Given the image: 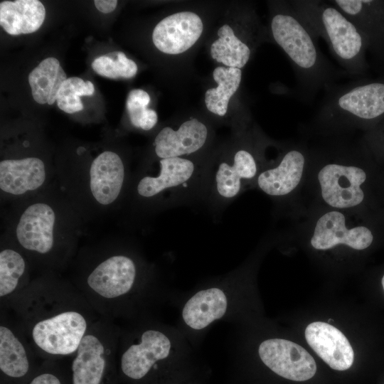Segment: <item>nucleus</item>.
Masks as SVG:
<instances>
[{
    "label": "nucleus",
    "instance_id": "1",
    "mask_svg": "<svg viewBox=\"0 0 384 384\" xmlns=\"http://www.w3.org/2000/svg\"><path fill=\"white\" fill-rule=\"evenodd\" d=\"M272 36L292 63L298 95L306 101L335 84L344 73L321 51L318 38L290 1L284 2L270 21Z\"/></svg>",
    "mask_w": 384,
    "mask_h": 384
},
{
    "label": "nucleus",
    "instance_id": "2",
    "mask_svg": "<svg viewBox=\"0 0 384 384\" xmlns=\"http://www.w3.org/2000/svg\"><path fill=\"white\" fill-rule=\"evenodd\" d=\"M313 119L316 130L337 134L384 117V81H351L325 90Z\"/></svg>",
    "mask_w": 384,
    "mask_h": 384
},
{
    "label": "nucleus",
    "instance_id": "3",
    "mask_svg": "<svg viewBox=\"0 0 384 384\" xmlns=\"http://www.w3.org/2000/svg\"><path fill=\"white\" fill-rule=\"evenodd\" d=\"M191 343L178 328L150 324L137 331L126 343L119 357V369L127 379L144 381L154 373L184 363Z\"/></svg>",
    "mask_w": 384,
    "mask_h": 384
},
{
    "label": "nucleus",
    "instance_id": "4",
    "mask_svg": "<svg viewBox=\"0 0 384 384\" xmlns=\"http://www.w3.org/2000/svg\"><path fill=\"white\" fill-rule=\"evenodd\" d=\"M290 3L315 36L325 41L345 75L353 78L365 73V40L343 12L329 1L294 0Z\"/></svg>",
    "mask_w": 384,
    "mask_h": 384
},
{
    "label": "nucleus",
    "instance_id": "5",
    "mask_svg": "<svg viewBox=\"0 0 384 384\" xmlns=\"http://www.w3.org/2000/svg\"><path fill=\"white\" fill-rule=\"evenodd\" d=\"M240 280L238 272H230L193 289L180 305L178 329L189 342L218 321H233L239 309Z\"/></svg>",
    "mask_w": 384,
    "mask_h": 384
},
{
    "label": "nucleus",
    "instance_id": "6",
    "mask_svg": "<svg viewBox=\"0 0 384 384\" xmlns=\"http://www.w3.org/2000/svg\"><path fill=\"white\" fill-rule=\"evenodd\" d=\"M206 173L186 157L160 159L159 173L141 178L137 193L143 198L165 197L174 206L202 199Z\"/></svg>",
    "mask_w": 384,
    "mask_h": 384
},
{
    "label": "nucleus",
    "instance_id": "7",
    "mask_svg": "<svg viewBox=\"0 0 384 384\" xmlns=\"http://www.w3.org/2000/svg\"><path fill=\"white\" fill-rule=\"evenodd\" d=\"M261 171L255 155L249 149L237 150L229 161H222L207 171L202 199L214 210L230 204L257 178Z\"/></svg>",
    "mask_w": 384,
    "mask_h": 384
},
{
    "label": "nucleus",
    "instance_id": "8",
    "mask_svg": "<svg viewBox=\"0 0 384 384\" xmlns=\"http://www.w3.org/2000/svg\"><path fill=\"white\" fill-rule=\"evenodd\" d=\"M87 331L85 316L68 309L36 321L31 336L38 351L51 356H65L75 353Z\"/></svg>",
    "mask_w": 384,
    "mask_h": 384
},
{
    "label": "nucleus",
    "instance_id": "9",
    "mask_svg": "<svg viewBox=\"0 0 384 384\" xmlns=\"http://www.w3.org/2000/svg\"><path fill=\"white\" fill-rule=\"evenodd\" d=\"M87 284L94 294L105 300L130 299L141 289V269L128 255H112L89 274Z\"/></svg>",
    "mask_w": 384,
    "mask_h": 384
},
{
    "label": "nucleus",
    "instance_id": "10",
    "mask_svg": "<svg viewBox=\"0 0 384 384\" xmlns=\"http://www.w3.org/2000/svg\"><path fill=\"white\" fill-rule=\"evenodd\" d=\"M317 178L321 198L331 208H352L364 199L361 186L366 180V174L352 162L338 159L328 161L319 169Z\"/></svg>",
    "mask_w": 384,
    "mask_h": 384
},
{
    "label": "nucleus",
    "instance_id": "11",
    "mask_svg": "<svg viewBox=\"0 0 384 384\" xmlns=\"http://www.w3.org/2000/svg\"><path fill=\"white\" fill-rule=\"evenodd\" d=\"M112 352L108 337L88 330L71 363L70 384H108Z\"/></svg>",
    "mask_w": 384,
    "mask_h": 384
},
{
    "label": "nucleus",
    "instance_id": "12",
    "mask_svg": "<svg viewBox=\"0 0 384 384\" xmlns=\"http://www.w3.org/2000/svg\"><path fill=\"white\" fill-rule=\"evenodd\" d=\"M261 361L277 375L294 381H305L316 373V364L301 346L286 339L262 341L257 351Z\"/></svg>",
    "mask_w": 384,
    "mask_h": 384
},
{
    "label": "nucleus",
    "instance_id": "13",
    "mask_svg": "<svg viewBox=\"0 0 384 384\" xmlns=\"http://www.w3.org/2000/svg\"><path fill=\"white\" fill-rule=\"evenodd\" d=\"M373 240V234L368 228L363 225L349 228L343 213L334 210L318 218L310 242L314 249L319 250L338 245L360 250L368 247Z\"/></svg>",
    "mask_w": 384,
    "mask_h": 384
},
{
    "label": "nucleus",
    "instance_id": "14",
    "mask_svg": "<svg viewBox=\"0 0 384 384\" xmlns=\"http://www.w3.org/2000/svg\"><path fill=\"white\" fill-rule=\"evenodd\" d=\"M203 29L199 16L191 11L171 14L157 23L152 41L160 51L171 55L180 54L192 47Z\"/></svg>",
    "mask_w": 384,
    "mask_h": 384
},
{
    "label": "nucleus",
    "instance_id": "15",
    "mask_svg": "<svg viewBox=\"0 0 384 384\" xmlns=\"http://www.w3.org/2000/svg\"><path fill=\"white\" fill-rule=\"evenodd\" d=\"M55 213L49 205L35 203L21 215L16 228V239L25 250L47 254L54 245Z\"/></svg>",
    "mask_w": 384,
    "mask_h": 384
},
{
    "label": "nucleus",
    "instance_id": "16",
    "mask_svg": "<svg viewBox=\"0 0 384 384\" xmlns=\"http://www.w3.org/2000/svg\"><path fill=\"white\" fill-rule=\"evenodd\" d=\"M343 12L362 34L367 49L384 57V1L371 0L329 1Z\"/></svg>",
    "mask_w": 384,
    "mask_h": 384
},
{
    "label": "nucleus",
    "instance_id": "17",
    "mask_svg": "<svg viewBox=\"0 0 384 384\" xmlns=\"http://www.w3.org/2000/svg\"><path fill=\"white\" fill-rule=\"evenodd\" d=\"M310 347L332 369L346 370L353 363L354 353L345 335L329 323L315 321L305 329Z\"/></svg>",
    "mask_w": 384,
    "mask_h": 384
},
{
    "label": "nucleus",
    "instance_id": "18",
    "mask_svg": "<svg viewBox=\"0 0 384 384\" xmlns=\"http://www.w3.org/2000/svg\"><path fill=\"white\" fill-rule=\"evenodd\" d=\"M306 161L307 154L303 149H288L277 166L261 171L256 185L270 196H287L301 182Z\"/></svg>",
    "mask_w": 384,
    "mask_h": 384
},
{
    "label": "nucleus",
    "instance_id": "19",
    "mask_svg": "<svg viewBox=\"0 0 384 384\" xmlns=\"http://www.w3.org/2000/svg\"><path fill=\"white\" fill-rule=\"evenodd\" d=\"M207 127L196 118L183 122L178 129L164 127L154 139V151L160 159L182 157L197 152L206 144Z\"/></svg>",
    "mask_w": 384,
    "mask_h": 384
},
{
    "label": "nucleus",
    "instance_id": "20",
    "mask_svg": "<svg viewBox=\"0 0 384 384\" xmlns=\"http://www.w3.org/2000/svg\"><path fill=\"white\" fill-rule=\"evenodd\" d=\"M124 166L118 154L105 151L92 161L90 169V189L101 205L114 203L119 197L124 181Z\"/></svg>",
    "mask_w": 384,
    "mask_h": 384
},
{
    "label": "nucleus",
    "instance_id": "21",
    "mask_svg": "<svg viewBox=\"0 0 384 384\" xmlns=\"http://www.w3.org/2000/svg\"><path fill=\"white\" fill-rule=\"evenodd\" d=\"M46 177L44 163L36 157L0 162V188L11 195L18 196L38 189Z\"/></svg>",
    "mask_w": 384,
    "mask_h": 384
},
{
    "label": "nucleus",
    "instance_id": "22",
    "mask_svg": "<svg viewBox=\"0 0 384 384\" xmlns=\"http://www.w3.org/2000/svg\"><path fill=\"white\" fill-rule=\"evenodd\" d=\"M45 17V7L38 0L3 1L0 3V25L12 36L36 31Z\"/></svg>",
    "mask_w": 384,
    "mask_h": 384
},
{
    "label": "nucleus",
    "instance_id": "23",
    "mask_svg": "<svg viewBox=\"0 0 384 384\" xmlns=\"http://www.w3.org/2000/svg\"><path fill=\"white\" fill-rule=\"evenodd\" d=\"M31 357L23 341L11 328L0 326V370L9 380H24L31 373Z\"/></svg>",
    "mask_w": 384,
    "mask_h": 384
},
{
    "label": "nucleus",
    "instance_id": "24",
    "mask_svg": "<svg viewBox=\"0 0 384 384\" xmlns=\"http://www.w3.org/2000/svg\"><path fill=\"white\" fill-rule=\"evenodd\" d=\"M67 79L58 59L43 60L29 74L28 82L34 100L41 105H53L58 92Z\"/></svg>",
    "mask_w": 384,
    "mask_h": 384
},
{
    "label": "nucleus",
    "instance_id": "25",
    "mask_svg": "<svg viewBox=\"0 0 384 384\" xmlns=\"http://www.w3.org/2000/svg\"><path fill=\"white\" fill-rule=\"evenodd\" d=\"M213 76L218 87L206 92L205 103L210 112L218 116H224L230 99L240 86L242 71L235 68L217 67L213 70Z\"/></svg>",
    "mask_w": 384,
    "mask_h": 384
},
{
    "label": "nucleus",
    "instance_id": "26",
    "mask_svg": "<svg viewBox=\"0 0 384 384\" xmlns=\"http://www.w3.org/2000/svg\"><path fill=\"white\" fill-rule=\"evenodd\" d=\"M218 38L210 47L212 58L228 68H242L248 62L251 55L250 48L235 35L227 24L218 31Z\"/></svg>",
    "mask_w": 384,
    "mask_h": 384
},
{
    "label": "nucleus",
    "instance_id": "27",
    "mask_svg": "<svg viewBox=\"0 0 384 384\" xmlns=\"http://www.w3.org/2000/svg\"><path fill=\"white\" fill-rule=\"evenodd\" d=\"M23 256L12 249H4L0 252V297L4 298L14 293L26 271Z\"/></svg>",
    "mask_w": 384,
    "mask_h": 384
},
{
    "label": "nucleus",
    "instance_id": "28",
    "mask_svg": "<svg viewBox=\"0 0 384 384\" xmlns=\"http://www.w3.org/2000/svg\"><path fill=\"white\" fill-rule=\"evenodd\" d=\"M94 85L78 77L67 78L60 86L56 97L58 107L66 113L73 114L83 109L80 97L91 96Z\"/></svg>",
    "mask_w": 384,
    "mask_h": 384
},
{
    "label": "nucleus",
    "instance_id": "29",
    "mask_svg": "<svg viewBox=\"0 0 384 384\" xmlns=\"http://www.w3.org/2000/svg\"><path fill=\"white\" fill-rule=\"evenodd\" d=\"M92 68L98 75L111 79L132 78L137 72L135 62L120 51L99 56L92 61Z\"/></svg>",
    "mask_w": 384,
    "mask_h": 384
},
{
    "label": "nucleus",
    "instance_id": "30",
    "mask_svg": "<svg viewBox=\"0 0 384 384\" xmlns=\"http://www.w3.org/2000/svg\"><path fill=\"white\" fill-rule=\"evenodd\" d=\"M150 102L149 94L142 89H134L129 92L127 100V109L131 123L137 128L149 130L157 122L156 112L148 109Z\"/></svg>",
    "mask_w": 384,
    "mask_h": 384
},
{
    "label": "nucleus",
    "instance_id": "31",
    "mask_svg": "<svg viewBox=\"0 0 384 384\" xmlns=\"http://www.w3.org/2000/svg\"><path fill=\"white\" fill-rule=\"evenodd\" d=\"M26 384H65L54 370H41L31 376Z\"/></svg>",
    "mask_w": 384,
    "mask_h": 384
},
{
    "label": "nucleus",
    "instance_id": "32",
    "mask_svg": "<svg viewBox=\"0 0 384 384\" xmlns=\"http://www.w3.org/2000/svg\"><path fill=\"white\" fill-rule=\"evenodd\" d=\"M95 6L100 11L104 14H108L113 11L117 4L116 0H95Z\"/></svg>",
    "mask_w": 384,
    "mask_h": 384
},
{
    "label": "nucleus",
    "instance_id": "33",
    "mask_svg": "<svg viewBox=\"0 0 384 384\" xmlns=\"http://www.w3.org/2000/svg\"><path fill=\"white\" fill-rule=\"evenodd\" d=\"M381 282H382V285H383V289H384V275H383V278H382V281H381Z\"/></svg>",
    "mask_w": 384,
    "mask_h": 384
},
{
    "label": "nucleus",
    "instance_id": "34",
    "mask_svg": "<svg viewBox=\"0 0 384 384\" xmlns=\"http://www.w3.org/2000/svg\"><path fill=\"white\" fill-rule=\"evenodd\" d=\"M333 320L332 319H329L328 320V323L329 324L331 321H332Z\"/></svg>",
    "mask_w": 384,
    "mask_h": 384
}]
</instances>
